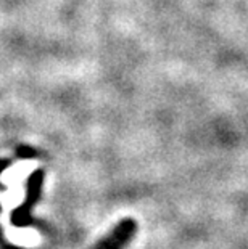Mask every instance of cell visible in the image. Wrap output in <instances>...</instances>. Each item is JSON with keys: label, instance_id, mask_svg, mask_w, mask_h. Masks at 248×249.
I'll use <instances>...</instances> for the list:
<instances>
[{"label": "cell", "instance_id": "1", "mask_svg": "<svg viewBox=\"0 0 248 249\" xmlns=\"http://www.w3.org/2000/svg\"><path fill=\"white\" fill-rule=\"evenodd\" d=\"M139 233V224L133 217L118 220L102 238L87 249H128Z\"/></svg>", "mask_w": 248, "mask_h": 249}]
</instances>
